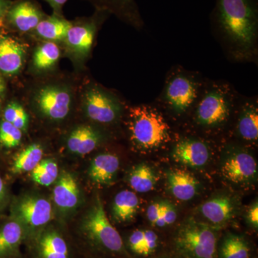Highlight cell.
Segmentation results:
<instances>
[{
  "label": "cell",
  "mask_w": 258,
  "mask_h": 258,
  "mask_svg": "<svg viewBox=\"0 0 258 258\" xmlns=\"http://www.w3.org/2000/svg\"><path fill=\"white\" fill-rule=\"evenodd\" d=\"M211 18L217 37L231 60L257 62V0H216Z\"/></svg>",
  "instance_id": "obj_1"
},
{
  "label": "cell",
  "mask_w": 258,
  "mask_h": 258,
  "mask_svg": "<svg viewBox=\"0 0 258 258\" xmlns=\"http://www.w3.org/2000/svg\"><path fill=\"white\" fill-rule=\"evenodd\" d=\"M75 243L86 258H132L97 195L78 222Z\"/></svg>",
  "instance_id": "obj_2"
},
{
  "label": "cell",
  "mask_w": 258,
  "mask_h": 258,
  "mask_svg": "<svg viewBox=\"0 0 258 258\" xmlns=\"http://www.w3.org/2000/svg\"><path fill=\"white\" fill-rule=\"evenodd\" d=\"M126 126L132 147L139 152L157 150L171 142V128L157 106L142 104L129 107Z\"/></svg>",
  "instance_id": "obj_3"
},
{
  "label": "cell",
  "mask_w": 258,
  "mask_h": 258,
  "mask_svg": "<svg viewBox=\"0 0 258 258\" xmlns=\"http://www.w3.org/2000/svg\"><path fill=\"white\" fill-rule=\"evenodd\" d=\"M240 98L239 93L230 83L206 80L192 110L194 123L205 130L222 128L230 120Z\"/></svg>",
  "instance_id": "obj_4"
},
{
  "label": "cell",
  "mask_w": 258,
  "mask_h": 258,
  "mask_svg": "<svg viewBox=\"0 0 258 258\" xmlns=\"http://www.w3.org/2000/svg\"><path fill=\"white\" fill-rule=\"evenodd\" d=\"M206 80L197 72L176 66L166 76L162 91L157 98L158 108L165 109L176 117L192 111Z\"/></svg>",
  "instance_id": "obj_5"
},
{
  "label": "cell",
  "mask_w": 258,
  "mask_h": 258,
  "mask_svg": "<svg viewBox=\"0 0 258 258\" xmlns=\"http://www.w3.org/2000/svg\"><path fill=\"white\" fill-rule=\"evenodd\" d=\"M219 230L189 218L173 233L169 252L178 258H218Z\"/></svg>",
  "instance_id": "obj_6"
},
{
  "label": "cell",
  "mask_w": 258,
  "mask_h": 258,
  "mask_svg": "<svg viewBox=\"0 0 258 258\" xmlns=\"http://www.w3.org/2000/svg\"><path fill=\"white\" fill-rule=\"evenodd\" d=\"M9 208V216L23 227L26 241L55 218L52 202L41 194L27 192L12 197Z\"/></svg>",
  "instance_id": "obj_7"
},
{
  "label": "cell",
  "mask_w": 258,
  "mask_h": 258,
  "mask_svg": "<svg viewBox=\"0 0 258 258\" xmlns=\"http://www.w3.org/2000/svg\"><path fill=\"white\" fill-rule=\"evenodd\" d=\"M84 115L95 124L111 125L119 122L125 107L116 95L98 85H88L82 96Z\"/></svg>",
  "instance_id": "obj_8"
},
{
  "label": "cell",
  "mask_w": 258,
  "mask_h": 258,
  "mask_svg": "<svg viewBox=\"0 0 258 258\" xmlns=\"http://www.w3.org/2000/svg\"><path fill=\"white\" fill-rule=\"evenodd\" d=\"M28 258H74L76 246L63 227L51 222L25 242Z\"/></svg>",
  "instance_id": "obj_9"
},
{
  "label": "cell",
  "mask_w": 258,
  "mask_h": 258,
  "mask_svg": "<svg viewBox=\"0 0 258 258\" xmlns=\"http://www.w3.org/2000/svg\"><path fill=\"white\" fill-rule=\"evenodd\" d=\"M74 104V93L64 84L50 83L39 88L32 96V106L42 119L60 123L69 116Z\"/></svg>",
  "instance_id": "obj_10"
},
{
  "label": "cell",
  "mask_w": 258,
  "mask_h": 258,
  "mask_svg": "<svg viewBox=\"0 0 258 258\" xmlns=\"http://www.w3.org/2000/svg\"><path fill=\"white\" fill-rule=\"evenodd\" d=\"M109 15L108 12L96 10L91 18L71 21L64 42L69 53L76 60H84L89 56L98 29Z\"/></svg>",
  "instance_id": "obj_11"
},
{
  "label": "cell",
  "mask_w": 258,
  "mask_h": 258,
  "mask_svg": "<svg viewBox=\"0 0 258 258\" xmlns=\"http://www.w3.org/2000/svg\"><path fill=\"white\" fill-rule=\"evenodd\" d=\"M82 203V192L76 175L71 171L62 170L52 190V205L55 214L66 221L78 211Z\"/></svg>",
  "instance_id": "obj_12"
},
{
  "label": "cell",
  "mask_w": 258,
  "mask_h": 258,
  "mask_svg": "<svg viewBox=\"0 0 258 258\" xmlns=\"http://www.w3.org/2000/svg\"><path fill=\"white\" fill-rule=\"evenodd\" d=\"M222 174L234 184H249L257 177V164L254 158L244 151L235 149L225 158Z\"/></svg>",
  "instance_id": "obj_13"
},
{
  "label": "cell",
  "mask_w": 258,
  "mask_h": 258,
  "mask_svg": "<svg viewBox=\"0 0 258 258\" xmlns=\"http://www.w3.org/2000/svg\"><path fill=\"white\" fill-rule=\"evenodd\" d=\"M47 15L34 0H17L11 3L5 17V26L17 31L32 32Z\"/></svg>",
  "instance_id": "obj_14"
},
{
  "label": "cell",
  "mask_w": 258,
  "mask_h": 258,
  "mask_svg": "<svg viewBox=\"0 0 258 258\" xmlns=\"http://www.w3.org/2000/svg\"><path fill=\"white\" fill-rule=\"evenodd\" d=\"M122 238L132 258H155L165 254L161 235L152 229H136Z\"/></svg>",
  "instance_id": "obj_15"
},
{
  "label": "cell",
  "mask_w": 258,
  "mask_h": 258,
  "mask_svg": "<svg viewBox=\"0 0 258 258\" xmlns=\"http://www.w3.org/2000/svg\"><path fill=\"white\" fill-rule=\"evenodd\" d=\"M106 139L103 131L89 123L74 127L66 139L68 152L77 157H84L99 147Z\"/></svg>",
  "instance_id": "obj_16"
},
{
  "label": "cell",
  "mask_w": 258,
  "mask_h": 258,
  "mask_svg": "<svg viewBox=\"0 0 258 258\" xmlns=\"http://www.w3.org/2000/svg\"><path fill=\"white\" fill-rule=\"evenodd\" d=\"M171 155L180 164L198 169L208 164L211 151L208 144L201 139L185 137L176 142Z\"/></svg>",
  "instance_id": "obj_17"
},
{
  "label": "cell",
  "mask_w": 258,
  "mask_h": 258,
  "mask_svg": "<svg viewBox=\"0 0 258 258\" xmlns=\"http://www.w3.org/2000/svg\"><path fill=\"white\" fill-rule=\"evenodd\" d=\"M27 235L21 225L9 215L0 216V258H24L21 247Z\"/></svg>",
  "instance_id": "obj_18"
},
{
  "label": "cell",
  "mask_w": 258,
  "mask_h": 258,
  "mask_svg": "<svg viewBox=\"0 0 258 258\" xmlns=\"http://www.w3.org/2000/svg\"><path fill=\"white\" fill-rule=\"evenodd\" d=\"M26 45L14 37L0 35V72L6 76L18 74L26 58Z\"/></svg>",
  "instance_id": "obj_19"
},
{
  "label": "cell",
  "mask_w": 258,
  "mask_h": 258,
  "mask_svg": "<svg viewBox=\"0 0 258 258\" xmlns=\"http://www.w3.org/2000/svg\"><path fill=\"white\" fill-rule=\"evenodd\" d=\"M97 10L108 12L123 23L137 30L144 28V23L135 0H87Z\"/></svg>",
  "instance_id": "obj_20"
},
{
  "label": "cell",
  "mask_w": 258,
  "mask_h": 258,
  "mask_svg": "<svg viewBox=\"0 0 258 258\" xmlns=\"http://www.w3.org/2000/svg\"><path fill=\"white\" fill-rule=\"evenodd\" d=\"M120 160L118 156L112 153H101L93 157L87 174L93 184L99 186L113 184L119 170Z\"/></svg>",
  "instance_id": "obj_21"
},
{
  "label": "cell",
  "mask_w": 258,
  "mask_h": 258,
  "mask_svg": "<svg viewBox=\"0 0 258 258\" xmlns=\"http://www.w3.org/2000/svg\"><path fill=\"white\" fill-rule=\"evenodd\" d=\"M235 212V204L227 195L214 197L200 206L203 216L217 230L230 221Z\"/></svg>",
  "instance_id": "obj_22"
},
{
  "label": "cell",
  "mask_w": 258,
  "mask_h": 258,
  "mask_svg": "<svg viewBox=\"0 0 258 258\" xmlns=\"http://www.w3.org/2000/svg\"><path fill=\"white\" fill-rule=\"evenodd\" d=\"M236 133L244 142L254 143L258 139V107L257 98L246 99L239 107Z\"/></svg>",
  "instance_id": "obj_23"
},
{
  "label": "cell",
  "mask_w": 258,
  "mask_h": 258,
  "mask_svg": "<svg viewBox=\"0 0 258 258\" xmlns=\"http://www.w3.org/2000/svg\"><path fill=\"white\" fill-rule=\"evenodd\" d=\"M167 184L171 195L181 201H189L195 198L200 184L195 176L181 169L168 172Z\"/></svg>",
  "instance_id": "obj_24"
},
{
  "label": "cell",
  "mask_w": 258,
  "mask_h": 258,
  "mask_svg": "<svg viewBox=\"0 0 258 258\" xmlns=\"http://www.w3.org/2000/svg\"><path fill=\"white\" fill-rule=\"evenodd\" d=\"M218 258H252V245L245 236L227 232L219 237Z\"/></svg>",
  "instance_id": "obj_25"
},
{
  "label": "cell",
  "mask_w": 258,
  "mask_h": 258,
  "mask_svg": "<svg viewBox=\"0 0 258 258\" xmlns=\"http://www.w3.org/2000/svg\"><path fill=\"white\" fill-rule=\"evenodd\" d=\"M139 200L134 191L123 190L116 194L112 204L111 215L113 221L118 224L132 222L137 216Z\"/></svg>",
  "instance_id": "obj_26"
},
{
  "label": "cell",
  "mask_w": 258,
  "mask_h": 258,
  "mask_svg": "<svg viewBox=\"0 0 258 258\" xmlns=\"http://www.w3.org/2000/svg\"><path fill=\"white\" fill-rule=\"evenodd\" d=\"M71 24V21L66 20L63 16L47 15L39 23L32 32L47 41H64Z\"/></svg>",
  "instance_id": "obj_27"
},
{
  "label": "cell",
  "mask_w": 258,
  "mask_h": 258,
  "mask_svg": "<svg viewBox=\"0 0 258 258\" xmlns=\"http://www.w3.org/2000/svg\"><path fill=\"white\" fill-rule=\"evenodd\" d=\"M44 149L41 145L31 144L15 154L13 157L10 171L13 175L31 172L43 157Z\"/></svg>",
  "instance_id": "obj_28"
},
{
  "label": "cell",
  "mask_w": 258,
  "mask_h": 258,
  "mask_svg": "<svg viewBox=\"0 0 258 258\" xmlns=\"http://www.w3.org/2000/svg\"><path fill=\"white\" fill-rule=\"evenodd\" d=\"M60 49L56 42L46 41L40 44L32 56V67L37 72H47L55 69L60 57Z\"/></svg>",
  "instance_id": "obj_29"
},
{
  "label": "cell",
  "mask_w": 258,
  "mask_h": 258,
  "mask_svg": "<svg viewBox=\"0 0 258 258\" xmlns=\"http://www.w3.org/2000/svg\"><path fill=\"white\" fill-rule=\"evenodd\" d=\"M158 177L152 168L146 164L134 166L129 171L128 183L132 189L139 193H147L154 189Z\"/></svg>",
  "instance_id": "obj_30"
},
{
  "label": "cell",
  "mask_w": 258,
  "mask_h": 258,
  "mask_svg": "<svg viewBox=\"0 0 258 258\" xmlns=\"http://www.w3.org/2000/svg\"><path fill=\"white\" fill-rule=\"evenodd\" d=\"M60 174L57 163L53 159H42L31 171L32 181L40 186H49L55 184Z\"/></svg>",
  "instance_id": "obj_31"
},
{
  "label": "cell",
  "mask_w": 258,
  "mask_h": 258,
  "mask_svg": "<svg viewBox=\"0 0 258 258\" xmlns=\"http://www.w3.org/2000/svg\"><path fill=\"white\" fill-rule=\"evenodd\" d=\"M3 119L9 122L23 132L29 126V116L25 108L17 102H10L3 111Z\"/></svg>",
  "instance_id": "obj_32"
},
{
  "label": "cell",
  "mask_w": 258,
  "mask_h": 258,
  "mask_svg": "<svg viewBox=\"0 0 258 258\" xmlns=\"http://www.w3.org/2000/svg\"><path fill=\"white\" fill-rule=\"evenodd\" d=\"M21 130L14 125L0 119V147L5 149H13L21 144L23 139Z\"/></svg>",
  "instance_id": "obj_33"
},
{
  "label": "cell",
  "mask_w": 258,
  "mask_h": 258,
  "mask_svg": "<svg viewBox=\"0 0 258 258\" xmlns=\"http://www.w3.org/2000/svg\"><path fill=\"white\" fill-rule=\"evenodd\" d=\"M177 219V212L174 205L169 202H165L162 212H161L160 217L156 222L154 227L159 229H164L174 225Z\"/></svg>",
  "instance_id": "obj_34"
},
{
  "label": "cell",
  "mask_w": 258,
  "mask_h": 258,
  "mask_svg": "<svg viewBox=\"0 0 258 258\" xmlns=\"http://www.w3.org/2000/svg\"><path fill=\"white\" fill-rule=\"evenodd\" d=\"M12 197L8 183L0 174V215L9 208Z\"/></svg>",
  "instance_id": "obj_35"
},
{
  "label": "cell",
  "mask_w": 258,
  "mask_h": 258,
  "mask_svg": "<svg viewBox=\"0 0 258 258\" xmlns=\"http://www.w3.org/2000/svg\"><path fill=\"white\" fill-rule=\"evenodd\" d=\"M165 202L163 201V200H159V201L154 202L148 207L147 211L148 221L152 227H154L156 222L160 217L163 208H164V205H165Z\"/></svg>",
  "instance_id": "obj_36"
},
{
  "label": "cell",
  "mask_w": 258,
  "mask_h": 258,
  "mask_svg": "<svg viewBox=\"0 0 258 258\" xmlns=\"http://www.w3.org/2000/svg\"><path fill=\"white\" fill-rule=\"evenodd\" d=\"M247 222L254 230H257L258 228V205L257 202L254 203L249 208L247 214Z\"/></svg>",
  "instance_id": "obj_37"
},
{
  "label": "cell",
  "mask_w": 258,
  "mask_h": 258,
  "mask_svg": "<svg viewBox=\"0 0 258 258\" xmlns=\"http://www.w3.org/2000/svg\"><path fill=\"white\" fill-rule=\"evenodd\" d=\"M11 3L10 0H0V30L6 28L5 17H6L7 12L9 9Z\"/></svg>",
  "instance_id": "obj_38"
},
{
  "label": "cell",
  "mask_w": 258,
  "mask_h": 258,
  "mask_svg": "<svg viewBox=\"0 0 258 258\" xmlns=\"http://www.w3.org/2000/svg\"><path fill=\"white\" fill-rule=\"evenodd\" d=\"M45 1L50 5L53 10V15L62 16V8L67 3L68 0H45Z\"/></svg>",
  "instance_id": "obj_39"
},
{
  "label": "cell",
  "mask_w": 258,
  "mask_h": 258,
  "mask_svg": "<svg viewBox=\"0 0 258 258\" xmlns=\"http://www.w3.org/2000/svg\"><path fill=\"white\" fill-rule=\"evenodd\" d=\"M5 88H6V86H5V81L0 77V97L4 94Z\"/></svg>",
  "instance_id": "obj_40"
},
{
  "label": "cell",
  "mask_w": 258,
  "mask_h": 258,
  "mask_svg": "<svg viewBox=\"0 0 258 258\" xmlns=\"http://www.w3.org/2000/svg\"><path fill=\"white\" fill-rule=\"evenodd\" d=\"M155 258H178L176 257L175 255H174V254H171V252H166L165 254H161V255L159 256V257H155Z\"/></svg>",
  "instance_id": "obj_41"
},
{
  "label": "cell",
  "mask_w": 258,
  "mask_h": 258,
  "mask_svg": "<svg viewBox=\"0 0 258 258\" xmlns=\"http://www.w3.org/2000/svg\"><path fill=\"white\" fill-rule=\"evenodd\" d=\"M0 115H1V106H0Z\"/></svg>",
  "instance_id": "obj_42"
},
{
  "label": "cell",
  "mask_w": 258,
  "mask_h": 258,
  "mask_svg": "<svg viewBox=\"0 0 258 258\" xmlns=\"http://www.w3.org/2000/svg\"><path fill=\"white\" fill-rule=\"evenodd\" d=\"M252 258H257V257H252Z\"/></svg>",
  "instance_id": "obj_43"
}]
</instances>
